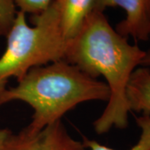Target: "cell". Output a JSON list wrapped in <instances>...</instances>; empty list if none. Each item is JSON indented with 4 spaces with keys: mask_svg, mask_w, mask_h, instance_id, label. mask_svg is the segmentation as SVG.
<instances>
[{
    "mask_svg": "<svg viewBox=\"0 0 150 150\" xmlns=\"http://www.w3.org/2000/svg\"><path fill=\"white\" fill-rule=\"evenodd\" d=\"M130 111L150 115V69L139 66L132 74L126 90Z\"/></svg>",
    "mask_w": 150,
    "mask_h": 150,
    "instance_id": "7",
    "label": "cell"
},
{
    "mask_svg": "<svg viewBox=\"0 0 150 150\" xmlns=\"http://www.w3.org/2000/svg\"><path fill=\"white\" fill-rule=\"evenodd\" d=\"M53 0H12L14 6L23 13L37 15L45 11Z\"/></svg>",
    "mask_w": 150,
    "mask_h": 150,
    "instance_id": "10",
    "label": "cell"
},
{
    "mask_svg": "<svg viewBox=\"0 0 150 150\" xmlns=\"http://www.w3.org/2000/svg\"><path fill=\"white\" fill-rule=\"evenodd\" d=\"M17 9L12 0H0V37H6L16 16Z\"/></svg>",
    "mask_w": 150,
    "mask_h": 150,
    "instance_id": "9",
    "label": "cell"
},
{
    "mask_svg": "<svg viewBox=\"0 0 150 150\" xmlns=\"http://www.w3.org/2000/svg\"><path fill=\"white\" fill-rule=\"evenodd\" d=\"M14 134L8 129H0V150H13L15 143Z\"/></svg>",
    "mask_w": 150,
    "mask_h": 150,
    "instance_id": "11",
    "label": "cell"
},
{
    "mask_svg": "<svg viewBox=\"0 0 150 150\" xmlns=\"http://www.w3.org/2000/svg\"><path fill=\"white\" fill-rule=\"evenodd\" d=\"M136 123L139 127L141 134L138 142L129 150H150V115L143 114L136 118ZM83 143L85 148H89L91 150H115L87 138H83Z\"/></svg>",
    "mask_w": 150,
    "mask_h": 150,
    "instance_id": "8",
    "label": "cell"
},
{
    "mask_svg": "<svg viewBox=\"0 0 150 150\" xmlns=\"http://www.w3.org/2000/svg\"><path fill=\"white\" fill-rule=\"evenodd\" d=\"M113 7H120L126 13V18L116 26L117 33L135 41L149 40L150 0H96L93 9L103 12Z\"/></svg>",
    "mask_w": 150,
    "mask_h": 150,
    "instance_id": "4",
    "label": "cell"
},
{
    "mask_svg": "<svg viewBox=\"0 0 150 150\" xmlns=\"http://www.w3.org/2000/svg\"><path fill=\"white\" fill-rule=\"evenodd\" d=\"M61 26L64 38L77 36L87 18L94 8L96 0H59Z\"/></svg>",
    "mask_w": 150,
    "mask_h": 150,
    "instance_id": "6",
    "label": "cell"
},
{
    "mask_svg": "<svg viewBox=\"0 0 150 150\" xmlns=\"http://www.w3.org/2000/svg\"><path fill=\"white\" fill-rule=\"evenodd\" d=\"M145 51L130 44L110 25L103 12L93 10L77 36L68 41L64 60L97 79L103 76L110 91L108 104L93 123L98 134L112 127L125 129L129 108L126 90L134 71L139 67Z\"/></svg>",
    "mask_w": 150,
    "mask_h": 150,
    "instance_id": "1",
    "label": "cell"
},
{
    "mask_svg": "<svg viewBox=\"0 0 150 150\" xmlns=\"http://www.w3.org/2000/svg\"><path fill=\"white\" fill-rule=\"evenodd\" d=\"M140 66L147 67V68L150 69V46L149 49L147 51H145V55L144 57V59H143V60H142V62H141Z\"/></svg>",
    "mask_w": 150,
    "mask_h": 150,
    "instance_id": "12",
    "label": "cell"
},
{
    "mask_svg": "<svg viewBox=\"0 0 150 150\" xmlns=\"http://www.w3.org/2000/svg\"><path fill=\"white\" fill-rule=\"evenodd\" d=\"M83 141L70 136L61 121L49 125L35 135L20 131L16 134L13 150H85Z\"/></svg>",
    "mask_w": 150,
    "mask_h": 150,
    "instance_id": "5",
    "label": "cell"
},
{
    "mask_svg": "<svg viewBox=\"0 0 150 150\" xmlns=\"http://www.w3.org/2000/svg\"><path fill=\"white\" fill-rule=\"evenodd\" d=\"M31 22L33 26L28 25L26 14L17 11L0 57V93L11 78L18 82L33 68L64 60L68 41L62 30L59 0H53L43 13L32 15Z\"/></svg>",
    "mask_w": 150,
    "mask_h": 150,
    "instance_id": "3",
    "label": "cell"
},
{
    "mask_svg": "<svg viewBox=\"0 0 150 150\" xmlns=\"http://www.w3.org/2000/svg\"><path fill=\"white\" fill-rule=\"evenodd\" d=\"M110 91L105 82L88 75L65 60L33 68L18 85L0 93V106L23 101L33 109L31 123L22 131L35 135L60 121L68 111L88 101H108Z\"/></svg>",
    "mask_w": 150,
    "mask_h": 150,
    "instance_id": "2",
    "label": "cell"
}]
</instances>
